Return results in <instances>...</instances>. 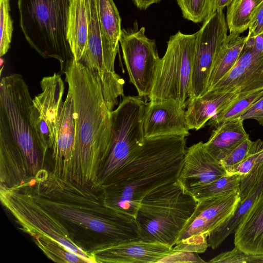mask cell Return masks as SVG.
<instances>
[{
    "instance_id": "e0dca14e",
    "label": "cell",
    "mask_w": 263,
    "mask_h": 263,
    "mask_svg": "<svg viewBox=\"0 0 263 263\" xmlns=\"http://www.w3.org/2000/svg\"><path fill=\"white\" fill-rule=\"evenodd\" d=\"M261 89H263V78L233 92L217 93L208 91L199 97L188 99L185 111L188 129L199 130L238 98Z\"/></svg>"
},
{
    "instance_id": "44dd1931",
    "label": "cell",
    "mask_w": 263,
    "mask_h": 263,
    "mask_svg": "<svg viewBox=\"0 0 263 263\" xmlns=\"http://www.w3.org/2000/svg\"><path fill=\"white\" fill-rule=\"evenodd\" d=\"M240 118L224 122L216 127L204 143L207 151L217 160L220 161L236 146L249 138Z\"/></svg>"
},
{
    "instance_id": "8d00e7d4",
    "label": "cell",
    "mask_w": 263,
    "mask_h": 263,
    "mask_svg": "<svg viewBox=\"0 0 263 263\" xmlns=\"http://www.w3.org/2000/svg\"><path fill=\"white\" fill-rule=\"evenodd\" d=\"M248 29V37L257 35L263 31V1L255 7Z\"/></svg>"
},
{
    "instance_id": "8992f818",
    "label": "cell",
    "mask_w": 263,
    "mask_h": 263,
    "mask_svg": "<svg viewBox=\"0 0 263 263\" xmlns=\"http://www.w3.org/2000/svg\"><path fill=\"white\" fill-rule=\"evenodd\" d=\"M70 1H17L20 26L26 41L41 56L58 60L64 73L74 60L67 38Z\"/></svg>"
},
{
    "instance_id": "4fadbf2b",
    "label": "cell",
    "mask_w": 263,
    "mask_h": 263,
    "mask_svg": "<svg viewBox=\"0 0 263 263\" xmlns=\"http://www.w3.org/2000/svg\"><path fill=\"white\" fill-rule=\"evenodd\" d=\"M42 92L33 99L32 117L45 149H54L59 109L63 102L64 85L60 74L44 77L41 81Z\"/></svg>"
},
{
    "instance_id": "5bb4252c",
    "label": "cell",
    "mask_w": 263,
    "mask_h": 263,
    "mask_svg": "<svg viewBox=\"0 0 263 263\" xmlns=\"http://www.w3.org/2000/svg\"><path fill=\"white\" fill-rule=\"evenodd\" d=\"M175 251L166 244L138 239L114 246L97 243L88 252L95 263H154Z\"/></svg>"
},
{
    "instance_id": "e575fe53",
    "label": "cell",
    "mask_w": 263,
    "mask_h": 263,
    "mask_svg": "<svg viewBox=\"0 0 263 263\" xmlns=\"http://www.w3.org/2000/svg\"><path fill=\"white\" fill-rule=\"evenodd\" d=\"M236 64L251 69L263 70V53L245 44Z\"/></svg>"
},
{
    "instance_id": "836d02e7",
    "label": "cell",
    "mask_w": 263,
    "mask_h": 263,
    "mask_svg": "<svg viewBox=\"0 0 263 263\" xmlns=\"http://www.w3.org/2000/svg\"><path fill=\"white\" fill-rule=\"evenodd\" d=\"M262 146L263 141L261 139L253 141L247 157L238 164L227 171V174H238L241 176L247 175L255 164L258 153Z\"/></svg>"
},
{
    "instance_id": "f1b7e54d",
    "label": "cell",
    "mask_w": 263,
    "mask_h": 263,
    "mask_svg": "<svg viewBox=\"0 0 263 263\" xmlns=\"http://www.w3.org/2000/svg\"><path fill=\"white\" fill-rule=\"evenodd\" d=\"M34 243L45 255L54 262L61 263L87 262L75 252L69 250L55 240L45 235L33 238Z\"/></svg>"
},
{
    "instance_id": "1f68e13d",
    "label": "cell",
    "mask_w": 263,
    "mask_h": 263,
    "mask_svg": "<svg viewBox=\"0 0 263 263\" xmlns=\"http://www.w3.org/2000/svg\"><path fill=\"white\" fill-rule=\"evenodd\" d=\"M9 0H0V56L8 51L12 40L13 21L10 14Z\"/></svg>"
},
{
    "instance_id": "277c9868",
    "label": "cell",
    "mask_w": 263,
    "mask_h": 263,
    "mask_svg": "<svg viewBox=\"0 0 263 263\" xmlns=\"http://www.w3.org/2000/svg\"><path fill=\"white\" fill-rule=\"evenodd\" d=\"M27 188L34 199L61 220L82 227L99 234L101 242L114 246L139 239L134 217L106 206L101 191L85 189L70 201L39 195Z\"/></svg>"
},
{
    "instance_id": "9a60e30c",
    "label": "cell",
    "mask_w": 263,
    "mask_h": 263,
    "mask_svg": "<svg viewBox=\"0 0 263 263\" xmlns=\"http://www.w3.org/2000/svg\"><path fill=\"white\" fill-rule=\"evenodd\" d=\"M185 108L179 102L171 99L146 103L143 120L144 138L187 136L189 129L186 123Z\"/></svg>"
},
{
    "instance_id": "ba28073f",
    "label": "cell",
    "mask_w": 263,
    "mask_h": 263,
    "mask_svg": "<svg viewBox=\"0 0 263 263\" xmlns=\"http://www.w3.org/2000/svg\"><path fill=\"white\" fill-rule=\"evenodd\" d=\"M198 34L178 31L170 37L148 97L150 101L171 99L186 107Z\"/></svg>"
},
{
    "instance_id": "ffe728a7",
    "label": "cell",
    "mask_w": 263,
    "mask_h": 263,
    "mask_svg": "<svg viewBox=\"0 0 263 263\" xmlns=\"http://www.w3.org/2000/svg\"><path fill=\"white\" fill-rule=\"evenodd\" d=\"M234 247L253 255H263V193L234 232Z\"/></svg>"
},
{
    "instance_id": "ac0fdd59",
    "label": "cell",
    "mask_w": 263,
    "mask_h": 263,
    "mask_svg": "<svg viewBox=\"0 0 263 263\" xmlns=\"http://www.w3.org/2000/svg\"><path fill=\"white\" fill-rule=\"evenodd\" d=\"M55 134V145L51 156L53 163L51 173L64 179L72 158L75 139L74 104L69 90L59 109Z\"/></svg>"
},
{
    "instance_id": "2e32d148",
    "label": "cell",
    "mask_w": 263,
    "mask_h": 263,
    "mask_svg": "<svg viewBox=\"0 0 263 263\" xmlns=\"http://www.w3.org/2000/svg\"><path fill=\"white\" fill-rule=\"evenodd\" d=\"M227 174L220 162L200 141L186 149L177 180L188 192L204 186Z\"/></svg>"
},
{
    "instance_id": "d6986e66",
    "label": "cell",
    "mask_w": 263,
    "mask_h": 263,
    "mask_svg": "<svg viewBox=\"0 0 263 263\" xmlns=\"http://www.w3.org/2000/svg\"><path fill=\"white\" fill-rule=\"evenodd\" d=\"M89 30L87 47L80 61L98 71L108 69L115 73L114 64L118 50L107 39L100 25L96 0H86Z\"/></svg>"
},
{
    "instance_id": "d6a6232c",
    "label": "cell",
    "mask_w": 263,
    "mask_h": 263,
    "mask_svg": "<svg viewBox=\"0 0 263 263\" xmlns=\"http://www.w3.org/2000/svg\"><path fill=\"white\" fill-rule=\"evenodd\" d=\"M263 177V161L255 163L252 169L242 176L239 184L240 201L243 200L252 191Z\"/></svg>"
},
{
    "instance_id": "b9f144b4",
    "label": "cell",
    "mask_w": 263,
    "mask_h": 263,
    "mask_svg": "<svg viewBox=\"0 0 263 263\" xmlns=\"http://www.w3.org/2000/svg\"><path fill=\"white\" fill-rule=\"evenodd\" d=\"M262 161H263V146L258 153L256 161V163Z\"/></svg>"
},
{
    "instance_id": "9c48e42d",
    "label": "cell",
    "mask_w": 263,
    "mask_h": 263,
    "mask_svg": "<svg viewBox=\"0 0 263 263\" xmlns=\"http://www.w3.org/2000/svg\"><path fill=\"white\" fill-rule=\"evenodd\" d=\"M2 204L12 214L21 229L32 238L45 235L53 239L86 260L95 262L88 251L76 244L61 220L39 204L26 186H0Z\"/></svg>"
},
{
    "instance_id": "8fae6325",
    "label": "cell",
    "mask_w": 263,
    "mask_h": 263,
    "mask_svg": "<svg viewBox=\"0 0 263 263\" xmlns=\"http://www.w3.org/2000/svg\"><path fill=\"white\" fill-rule=\"evenodd\" d=\"M144 27L139 30L122 29L119 40L129 82L139 97H148L160 60L155 41L147 37Z\"/></svg>"
},
{
    "instance_id": "484cf974",
    "label": "cell",
    "mask_w": 263,
    "mask_h": 263,
    "mask_svg": "<svg viewBox=\"0 0 263 263\" xmlns=\"http://www.w3.org/2000/svg\"><path fill=\"white\" fill-rule=\"evenodd\" d=\"M101 27L112 47L118 50L121 20L113 0H96Z\"/></svg>"
},
{
    "instance_id": "603a6c76",
    "label": "cell",
    "mask_w": 263,
    "mask_h": 263,
    "mask_svg": "<svg viewBox=\"0 0 263 263\" xmlns=\"http://www.w3.org/2000/svg\"><path fill=\"white\" fill-rule=\"evenodd\" d=\"M246 42V36L232 32L228 35L215 58L208 90L214 86L236 64ZM207 90V91H208Z\"/></svg>"
},
{
    "instance_id": "60d3db41",
    "label": "cell",
    "mask_w": 263,
    "mask_h": 263,
    "mask_svg": "<svg viewBox=\"0 0 263 263\" xmlns=\"http://www.w3.org/2000/svg\"><path fill=\"white\" fill-rule=\"evenodd\" d=\"M233 0H217L215 10H223L226 7H228Z\"/></svg>"
},
{
    "instance_id": "7bdbcfd3",
    "label": "cell",
    "mask_w": 263,
    "mask_h": 263,
    "mask_svg": "<svg viewBox=\"0 0 263 263\" xmlns=\"http://www.w3.org/2000/svg\"><path fill=\"white\" fill-rule=\"evenodd\" d=\"M217 0H211V14L213 13L215 10L216 3Z\"/></svg>"
},
{
    "instance_id": "3957f363",
    "label": "cell",
    "mask_w": 263,
    "mask_h": 263,
    "mask_svg": "<svg viewBox=\"0 0 263 263\" xmlns=\"http://www.w3.org/2000/svg\"><path fill=\"white\" fill-rule=\"evenodd\" d=\"M32 99L22 75L11 74L0 83V145L14 151L32 180L43 168L48 153L32 117Z\"/></svg>"
},
{
    "instance_id": "74e56055",
    "label": "cell",
    "mask_w": 263,
    "mask_h": 263,
    "mask_svg": "<svg viewBox=\"0 0 263 263\" xmlns=\"http://www.w3.org/2000/svg\"><path fill=\"white\" fill-rule=\"evenodd\" d=\"M205 262L204 260L201 259L198 253L176 251L175 252L166 256L160 262Z\"/></svg>"
},
{
    "instance_id": "30bf717a",
    "label": "cell",
    "mask_w": 263,
    "mask_h": 263,
    "mask_svg": "<svg viewBox=\"0 0 263 263\" xmlns=\"http://www.w3.org/2000/svg\"><path fill=\"white\" fill-rule=\"evenodd\" d=\"M240 201L239 192L198 200L194 213L179 234L174 249L204 252L209 247L208 236L233 216Z\"/></svg>"
},
{
    "instance_id": "4316f807",
    "label": "cell",
    "mask_w": 263,
    "mask_h": 263,
    "mask_svg": "<svg viewBox=\"0 0 263 263\" xmlns=\"http://www.w3.org/2000/svg\"><path fill=\"white\" fill-rule=\"evenodd\" d=\"M255 7L253 0H233L227 7L226 21L230 33L248 29Z\"/></svg>"
},
{
    "instance_id": "ee69618b",
    "label": "cell",
    "mask_w": 263,
    "mask_h": 263,
    "mask_svg": "<svg viewBox=\"0 0 263 263\" xmlns=\"http://www.w3.org/2000/svg\"><path fill=\"white\" fill-rule=\"evenodd\" d=\"M263 0H253L255 5V7L259 4Z\"/></svg>"
},
{
    "instance_id": "d4e9b609",
    "label": "cell",
    "mask_w": 263,
    "mask_h": 263,
    "mask_svg": "<svg viewBox=\"0 0 263 263\" xmlns=\"http://www.w3.org/2000/svg\"><path fill=\"white\" fill-rule=\"evenodd\" d=\"M262 78L263 70L251 69L235 64L208 91L217 93L233 92Z\"/></svg>"
},
{
    "instance_id": "f35d334b",
    "label": "cell",
    "mask_w": 263,
    "mask_h": 263,
    "mask_svg": "<svg viewBox=\"0 0 263 263\" xmlns=\"http://www.w3.org/2000/svg\"><path fill=\"white\" fill-rule=\"evenodd\" d=\"M246 119H254L263 126V96L255 102L240 118Z\"/></svg>"
},
{
    "instance_id": "ab89813d",
    "label": "cell",
    "mask_w": 263,
    "mask_h": 263,
    "mask_svg": "<svg viewBox=\"0 0 263 263\" xmlns=\"http://www.w3.org/2000/svg\"><path fill=\"white\" fill-rule=\"evenodd\" d=\"M161 0H133L136 7L141 10H145L154 4L159 2Z\"/></svg>"
},
{
    "instance_id": "83f0119b",
    "label": "cell",
    "mask_w": 263,
    "mask_h": 263,
    "mask_svg": "<svg viewBox=\"0 0 263 263\" xmlns=\"http://www.w3.org/2000/svg\"><path fill=\"white\" fill-rule=\"evenodd\" d=\"M242 176L226 174L219 178L189 192L197 200L239 192Z\"/></svg>"
},
{
    "instance_id": "cb8c5ba5",
    "label": "cell",
    "mask_w": 263,
    "mask_h": 263,
    "mask_svg": "<svg viewBox=\"0 0 263 263\" xmlns=\"http://www.w3.org/2000/svg\"><path fill=\"white\" fill-rule=\"evenodd\" d=\"M262 193L263 177L248 196L243 200L240 201L233 216L208 236V246L212 249H215L230 235L234 233L245 216Z\"/></svg>"
},
{
    "instance_id": "52a82bcc",
    "label": "cell",
    "mask_w": 263,
    "mask_h": 263,
    "mask_svg": "<svg viewBox=\"0 0 263 263\" xmlns=\"http://www.w3.org/2000/svg\"><path fill=\"white\" fill-rule=\"evenodd\" d=\"M145 106L139 96H124L117 108L111 111V137L97 188L126 164L143 145Z\"/></svg>"
},
{
    "instance_id": "7a4b0ae2",
    "label": "cell",
    "mask_w": 263,
    "mask_h": 263,
    "mask_svg": "<svg viewBox=\"0 0 263 263\" xmlns=\"http://www.w3.org/2000/svg\"><path fill=\"white\" fill-rule=\"evenodd\" d=\"M185 137L144 138L134 157L100 187L105 204L135 218L146 195L177 180L186 152Z\"/></svg>"
},
{
    "instance_id": "7c38bea8",
    "label": "cell",
    "mask_w": 263,
    "mask_h": 263,
    "mask_svg": "<svg viewBox=\"0 0 263 263\" xmlns=\"http://www.w3.org/2000/svg\"><path fill=\"white\" fill-rule=\"evenodd\" d=\"M228 27L223 10H217L198 30L189 99L205 93L215 58L228 36Z\"/></svg>"
},
{
    "instance_id": "d590c367",
    "label": "cell",
    "mask_w": 263,
    "mask_h": 263,
    "mask_svg": "<svg viewBox=\"0 0 263 263\" xmlns=\"http://www.w3.org/2000/svg\"><path fill=\"white\" fill-rule=\"evenodd\" d=\"M253 141L247 138L220 161L226 172L240 163L248 155Z\"/></svg>"
},
{
    "instance_id": "5b68a950",
    "label": "cell",
    "mask_w": 263,
    "mask_h": 263,
    "mask_svg": "<svg viewBox=\"0 0 263 263\" xmlns=\"http://www.w3.org/2000/svg\"><path fill=\"white\" fill-rule=\"evenodd\" d=\"M197 203L178 180L152 191L141 200L135 217L139 239L174 247Z\"/></svg>"
},
{
    "instance_id": "4dcf8cb0",
    "label": "cell",
    "mask_w": 263,
    "mask_h": 263,
    "mask_svg": "<svg viewBox=\"0 0 263 263\" xmlns=\"http://www.w3.org/2000/svg\"><path fill=\"white\" fill-rule=\"evenodd\" d=\"M183 17L195 23L203 22L211 14V0H176Z\"/></svg>"
},
{
    "instance_id": "7402d4cb",
    "label": "cell",
    "mask_w": 263,
    "mask_h": 263,
    "mask_svg": "<svg viewBox=\"0 0 263 263\" xmlns=\"http://www.w3.org/2000/svg\"><path fill=\"white\" fill-rule=\"evenodd\" d=\"M89 24L86 0H70L68 15L67 38L74 59L80 61L88 39Z\"/></svg>"
},
{
    "instance_id": "f546056e",
    "label": "cell",
    "mask_w": 263,
    "mask_h": 263,
    "mask_svg": "<svg viewBox=\"0 0 263 263\" xmlns=\"http://www.w3.org/2000/svg\"><path fill=\"white\" fill-rule=\"evenodd\" d=\"M262 96L263 89H261L238 98L212 118L208 125L216 127L224 122L240 118Z\"/></svg>"
},
{
    "instance_id": "6da1fadb",
    "label": "cell",
    "mask_w": 263,
    "mask_h": 263,
    "mask_svg": "<svg viewBox=\"0 0 263 263\" xmlns=\"http://www.w3.org/2000/svg\"><path fill=\"white\" fill-rule=\"evenodd\" d=\"M64 74L73 97L75 122L74 149L64 179L97 188L111 137V111L99 77L82 62L74 59Z\"/></svg>"
}]
</instances>
